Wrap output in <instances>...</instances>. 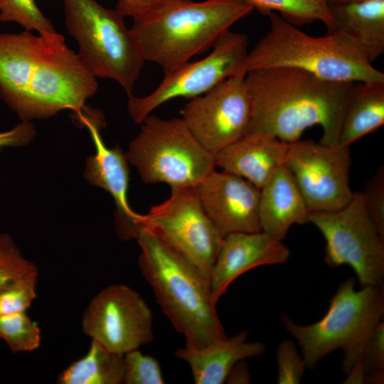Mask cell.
Segmentation results:
<instances>
[{"label":"cell","mask_w":384,"mask_h":384,"mask_svg":"<svg viewBox=\"0 0 384 384\" xmlns=\"http://www.w3.org/2000/svg\"><path fill=\"white\" fill-rule=\"evenodd\" d=\"M37 272L36 266L23 256L12 238L7 233H0V287Z\"/></svg>","instance_id":"29"},{"label":"cell","mask_w":384,"mask_h":384,"mask_svg":"<svg viewBox=\"0 0 384 384\" xmlns=\"http://www.w3.org/2000/svg\"><path fill=\"white\" fill-rule=\"evenodd\" d=\"M289 144L276 137L246 134L214 154L215 166L261 189L284 164Z\"/></svg>","instance_id":"18"},{"label":"cell","mask_w":384,"mask_h":384,"mask_svg":"<svg viewBox=\"0 0 384 384\" xmlns=\"http://www.w3.org/2000/svg\"><path fill=\"white\" fill-rule=\"evenodd\" d=\"M26 312L0 316V338L14 353L33 351L41 344V330Z\"/></svg>","instance_id":"25"},{"label":"cell","mask_w":384,"mask_h":384,"mask_svg":"<svg viewBox=\"0 0 384 384\" xmlns=\"http://www.w3.org/2000/svg\"><path fill=\"white\" fill-rule=\"evenodd\" d=\"M309 214L292 174L283 164L260 189L258 216L261 231L282 241L294 224L309 223Z\"/></svg>","instance_id":"19"},{"label":"cell","mask_w":384,"mask_h":384,"mask_svg":"<svg viewBox=\"0 0 384 384\" xmlns=\"http://www.w3.org/2000/svg\"><path fill=\"white\" fill-rule=\"evenodd\" d=\"M289 256L290 250L282 241L262 231L225 235L209 277L213 299L217 303L229 285L247 271L284 263Z\"/></svg>","instance_id":"17"},{"label":"cell","mask_w":384,"mask_h":384,"mask_svg":"<svg viewBox=\"0 0 384 384\" xmlns=\"http://www.w3.org/2000/svg\"><path fill=\"white\" fill-rule=\"evenodd\" d=\"M36 132L30 122H22L13 129L0 132V150L8 146H21L35 137Z\"/></svg>","instance_id":"34"},{"label":"cell","mask_w":384,"mask_h":384,"mask_svg":"<svg viewBox=\"0 0 384 384\" xmlns=\"http://www.w3.org/2000/svg\"><path fill=\"white\" fill-rule=\"evenodd\" d=\"M384 124V82H353L348 94L337 145L350 146Z\"/></svg>","instance_id":"22"},{"label":"cell","mask_w":384,"mask_h":384,"mask_svg":"<svg viewBox=\"0 0 384 384\" xmlns=\"http://www.w3.org/2000/svg\"><path fill=\"white\" fill-rule=\"evenodd\" d=\"M253 10L241 0H184L154 16L133 18L129 28L145 61L166 74L212 48Z\"/></svg>","instance_id":"4"},{"label":"cell","mask_w":384,"mask_h":384,"mask_svg":"<svg viewBox=\"0 0 384 384\" xmlns=\"http://www.w3.org/2000/svg\"><path fill=\"white\" fill-rule=\"evenodd\" d=\"M63 2L65 26L82 63L96 78L114 80L132 95L146 61L125 16L96 0Z\"/></svg>","instance_id":"7"},{"label":"cell","mask_w":384,"mask_h":384,"mask_svg":"<svg viewBox=\"0 0 384 384\" xmlns=\"http://www.w3.org/2000/svg\"><path fill=\"white\" fill-rule=\"evenodd\" d=\"M184 0H117L116 10L133 18L154 16Z\"/></svg>","instance_id":"33"},{"label":"cell","mask_w":384,"mask_h":384,"mask_svg":"<svg viewBox=\"0 0 384 384\" xmlns=\"http://www.w3.org/2000/svg\"><path fill=\"white\" fill-rule=\"evenodd\" d=\"M247 331H243L203 348L186 343L174 354L188 364L195 383L222 384L236 363L265 353L264 343L247 342Z\"/></svg>","instance_id":"20"},{"label":"cell","mask_w":384,"mask_h":384,"mask_svg":"<svg viewBox=\"0 0 384 384\" xmlns=\"http://www.w3.org/2000/svg\"><path fill=\"white\" fill-rule=\"evenodd\" d=\"M124 355L92 340L87 354L72 363L58 377L59 384H120L124 379Z\"/></svg>","instance_id":"23"},{"label":"cell","mask_w":384,"mask_h":384,"mask_svg":"<svg viewBox=\"0 0 384 384\" xmlns=\"http://www.w3.org/2000/svg\"><path fill=\"white\" fill-rule=\"evenodd\" d=\"M328 3L330 4H345V3H353V2H360L368 0H327Z\"/></svg>","instance_id":"36"},{"label":"cell","mask_w":384,"mask_h":384,"mask_svg":"<svg viewBox=\"0 0 384 384\" xmlns=\"http://www.w3.org/2000/svg\"><path fill=\"white\" fill-rule=\"evenodd\" d=\"M89 130L95 152L88 157L84 176L95 186L107 191L116 207L115 223L123 239H136L142 215L132 210L127 201L129 181L128 161L119 146L107 147L101 137L100 129L105 122L100 112H85L78 116Z\"/></svg>","instance_id":"16"},{"label":"cell","mask_w":384,"mask_h":384,"mask_svg":"<svg viewBox=\"0 0 384 384\" xmlns=\"http://www.w3.org/2000/svg\"><path fill=\"white\" fill-rule=\"evenodd\" d=\"M284 164L310 212L336 211L351 201L350 146L299 139L289 144Z\"/></svg>","instance_id":"12"},{"label":"cell","mask_w":384,"mask_h":384,"mask_svg":"<svg viewBox=\"0 0 384 384\" xmlns=\"http://www.w3.org/2000/svg\"><path fill=\"white\" fill-rule=\"evenodd\" d=\"M136 239L142 274L186 343L203 348L225 338L209 278L151 230L139 228Z\"/></svg>","instance_id":"3"},{"label":"cell","mask_w":384,"mask_h":384,"mask_svg":"<svg viewBox=\"0 0 384 384\" xmlns=\"http://www.w3.org/2000/svg\"><path fill=\"white\" fill-rule=\"evenodd\" d=\"M362 193L366 210L384 238V166H380Z\"/></svg>","instance_id":"32"},{"label":"cell","mask_w":384,"mask_h":384,"mask_svg":"<svg viewBox=\"0 0 384 384\" xmlns=\"http://www.w3.org/2000/svg\"><path fill=\"white\" fill-rule=\"evenodd\" d=\"M193 190L203 210L223 237L232 233L261 231L260 189L248 181L214 169Z\"/></svg>","instance_id":"15"},{"label":"cell","mask_w":384,"mask_h":384,"mask_svg":"<svg viewBox=\"0 0 384 384\" xmlns=\"http://www.w3.org/2000/svg\"><path fill=\"white\" fill-rule=\"evenodd\" d=\"M82 331L108 350L124 355L154 338L153 315L142 296L124 284H112L90 301Z\"/></svg>","instance_id":"13"},{"label":"cell","mask_w":384,"mask_h":384,"mask_svg":"<svg viewBox=\"0 0 384 384\" xmlns=\"http://www.w3.org/2000/svg\"><path fill=\"white\" fill-rule=\"evenodd\" d=\"M140 124L125 154L144 183H164L171 189L193 188L216 167L214 154L198 142L181 118L151 114Z\"/></svg>","instance_id":"8"},{"label":"cell","mask_w":384,"mask_h":384,"mask_svg":"<svg viewBox=\"0 0 384 384\" xmlns=\"http://www.w3.org/2000/svg\"><path fill=\"white\" fill-rule=\"evenodd\" d=\"M277 362V383L279 384H298L306 368L303 356L299 353L294 343L284 339L276 351Z\"/></svg>","instance_id":"31"},{"label":"cell","mask_w":384,"mask_h":384,"mask_svg":"<svg viewBox=\"0 0 384 384\" xmlns=\"http://www.w3.org/2000/svg\"><path fill=\"white\" fill-rule=\"evenodd\" d=\"M141 228L154 232L209 278L223 236L203 210L193 188L171 189L166 201L142 215Z\"/></svg>","instance_id":"11"},{"label":"cell","mask_w":384,"mask_h":384,"mask_svg":"<svg viewBox=\"0 0 384 384\" xmlns=\"http://www.w3.org/2000/svg\"><path fill=\"white\" fill-rule=\"evenodd\" d=\"M247 35L230 30L223 34L203 58L182 65L164 77L149 94L128 95V112L137 124L163 104L184 97L192 99L211 90L224 80L245 73L243 65L248 53Z\"/></svg>","instance_id":"10"},{"label":"cell","mask_w":384,"mask_h":384,"mask_svg":"<svg viewBox=\"0 0 384 384\" xmlns=\"http://www.w3.org/2000/svg\"><path fill=\"white\" fill-rule=\"evenodd\" d=\"M38 274L21 277L0 287V316L26 311L36 297Z\"/></svg>","instance_id":"27"},{"label":"cell","mask_w":384,"mask_h":384,"mask_svg":"<svg viewBox=\"0 0 384 384\" xmlns=\"http://www.w3.org/2000/svg\"><path fill=\"white\" fill-rule=\"evenodd\" d=\"M356 280L343 281L332 297L326 314L317 322L299 325L286 314L281 320L302 351L306 368L335 350L343 352L347 373L360 359L364 346L384 314V285L355 289Z\"/></svg>","instance_id":"6"},{"label":"cell","mask_w":384,"mask_h":384,"mask_svg":"<svg viewBox=\"0 0 384 384\" xmlns=\"http://www.w3.org/2000/svg\"><path fill=\"white\" fill-rule=\"evenodd\" d=\"M309 223L326 240L324 259L329 267L349 265L361 287L383 285L384 238L366 210L361 192L338 210L310 212Z\"/></svg>","instance_id":"9"},{"label":"cell","mask_w":384,"mask_h":384,"mask_svg":"<svg viewBox=\"0 0 384 384\" xmlns=\"http://www.w3.org/2000/svg\"><path fill=\"white\" fill-rule=\"evenodd\" d=\"M245 83L251 100L247 134L290 144L308 128L320 125L319 142L337 145L353 82L324 80L295 68L274 67L247 71Z\"/></svg>","instance_id":"2"},{"label":"cell","mask_w":384,"mask_h":384,"mask_svg":"<svg viewBox=\"0 0 384 384\" xmlns=\"http://www.w3.org/2000/svg\"><path fill=\"white\" fill-rule=\"evenodd\" d=\"M97 87V78L63 35L0 33V97L22 122L66 109L78 116Z\"/></svg>","instance_id":"1"},{"label":"cell","mask_w":384,"mask_h":384,"mask_svg":"<svg viewBox=\"0 0 384 384\" xmlns=\"http://www.w3.org/2000/svg\"><path fill=\"white\" fill-rule=\"evenodd\" d=\"M329 9L332 30L353 40L372 63L383 54L384 0L329 3Z\"/></svg>","instance_id":"21"},{"label":"cell","mask_w":384,"mask_h":384,"mask_svg":"<svg viewBox=\"0 0 384 384\" xmlns=\"http://www.w3.org/2000/svg\"><path fill=\"white\" fill-rule=\"evenodd\" d=\"M227 381L233 383H247L250 382V375L247 368L242 361L236 363L230 372Z\"/></svg>","instance_id":"35"},{"label":"cell","mask_w":384,"mask_h":384,"mask_svg":"<svg viewBox=\"0 0 384 384\" xmlns=\"http://www.w3.org/2000/svg\"><path fill=\"white\" fill-rule=\"evenodd\" d=\"M124 379L126 384H163L161 368L153 356L144 355L138 349L124 355Z\"/></svg>","instance_id":"28"},{"label":"cell","mask_w":384,"mask_h":384,"mask_svg":"<svg viewBox=\"0 0 384 384\" xmlns=\"http://www.w3.org/2000/svg\"><path fill=\"white\" fill-rule=\"evenodd\" d=\"M270 28L248 51L243 70L291 67L320 78L340 82H384L359 46L337 31L311 36L272 12Z\"/></svg>","instance_id":"5"},{"label":"cell","mask_w":384,"mask_h":384,"mask_svg":"<svg viewBox=\"0 0 384 384\" xmlns=\"http://www.w3.org/2000/svg\"><path fill=\"white\" fill-rule=\"evenodd\" d=\"M361 361L365 383H383L384 381V323L380 321L373 329L363 350Z\"/></svg>","instance_id":"30"},{"label":"cell","mask_w":384,"mask_h":384,"mask_svg":"<svg viewBox=\"0 0 384 384\" xmlns=\"http://www.w3.org/2000/svg\"><path fill=\"white\" fill-rule=\"evenodd\" d=\"M263 15L272 12L295 26L319 21L328 31L334 28V22L327 0H241Z\"/></svg>","instance_id":"24"},{"label":"cell","mask_w":384,"mask_h":384,"mask_svg":"<svg viewBox=\"0 0 384 384\" xmlns=\"http://www.w3.org/2000/svg\"><path fill=\"white\" fill-rule=\"evenodd\" d=\"M245 74L234 75L190 99L181 111L189 131L213 154L247 133L251 100Z\"/></svg>","instance_id":"14"},{"label":"cell","mask_w":384,"mask_h":384,"mask_svg":"<svg viewBox=\"0 0 384 384\" xmlns=\"http://www.w3.org/2000/svg\"><path fill=\"white\" fill-rule=\"evenodd\" d=\"M0 22H16L25 30L36 31L38 34L56 32L34 0H0Z\"/></svg>","instance_id":"26"}]
</instances>
